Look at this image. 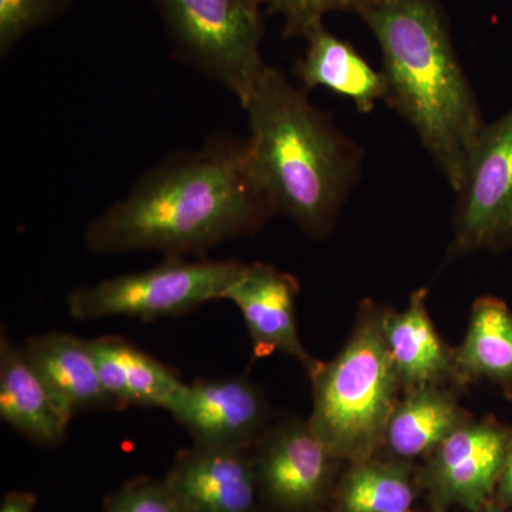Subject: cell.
<instances>
[{
  "label": "cell",
  "mask_w": 512,
  "mask_h": 512,
  "mask_svg": "<svg viewBox=\"0 0 512 512\" xmlns=\"http://www.w3.org/2000/svg\"><path fill=\"white\" fill-rule=\"evenodd\" d=\"M274 214L248 141L218 137L147 171L87 225L84 244L99 255L156 251L187 258L252 234Z\"/></svg>",
  "instance_id": "1"
},
{
  "label": "cell",
  "mask_w": 512,
  "mask_h": 512,
  "mask_svg": "<svg viewBox=\"0 0 512 512\" xmlns=\"http://www.w3.org/2000/svg\"><path fill=\"white\" fill-rule=\"evenodd\" d=\"M359 15L383 55L384 101L460 190L484 124L436 0H367Z\"/></svg>",
  "instance_id": "2"
},
{
  "label": "cell",
  "mask_w": 512,
  "mask_h": 512,
  "mask_svg": "<svg viewBox=\"0 0 512 512\" xmlns=\"http://www.w3.org/2000/svg\"><path fill=\"white\" fill-rule=\"evenodd\" d=\"M242 107L249 154L275 214L325 238L359 177L360 148L274 67L266 66Z\"/></svg>",
  "instance_id": "3"
},
{
  "label": "cell",
  "mask_w": 512,
  "mask_h": 512,
  "mask_svg": "<svg viewBox=\"0 0 512 512\" xmlns=\"http://www.w3.org/2000/svg\"><path fill=\"white\" fill-rule=\"evenodd\" d=\"M384 308L360 305L355 328L338 355L313 375L309 423L342 461L356 463L382 451L399 402V375L383 335Z\"/></svg>",
  "instance_id": "4"
},
{
  "label": "cell",
  "mask_w": 512,
  "mask_h": 512,
  "mask_svg": "<svg viewBox=\"0 0 512 512\" xmlns=\"http://www.w3.org/2000/svg\"><path fill=\"white\" fill-rule=\"evenodd\" d=\"M175 55L202 76L237 96L241 106L254 92L266 64L259 10L238 0H153Z\"/></svg>",
  "instance_id": "5"
},
{
  "label": "cell",
  "mask_w": 512,
  "mask_h": 512,
  "mask_svg": "<svg viewBox=\"0 0 512 512\" xmlns=\"http://www.w3.org/2000/svg\"><path fill=\"white\" fill-rule=\"evenodd\" d=\"M244 262L188 261L165 256L146 271L83 285L67 295V311L77 320H156L185 315L204 303L224 299Z\"/></svg>",
  "instance_id": "6"
},
{
  "label": "cell",
  "mask_w": 512,
  "mask_h": 512,
  "mask_svg": "<svg viewBox=\"0 0 512 512\" xmlns=\"http://www.w3.org/2000/svg\"><path fill=\"white\" fill-rule=\"evenodd\" d=\"M450 258L512 245V107L484 127L457 191Z\"/></svg>",
  "instance_id": "7"
},
{
  "label": "cell",
  "mask_w": 512,
  "mask_h": 512,
  "mask_svg": "<svg viewBox=\"0 0 512 512\" xmlns=\"http://www.w3.org/2000/svg\"><path fill=\"white\" fill-rule=\"evenodd\" d=\"M512 429L493 419L467 421L427 457L424 487L437 510L481 512L490 504L510 450Z\"/></svg>",
  "instance_id": "8"
},
{
  "label": "cell",
  "mask_w": 512,
  "mask_h": 512,
  "mask_svg": "<svg viewBox=\"0 0 512 512\" xmlns=\"http://www.w3.org/2000/svg\"><path fill=\"white\" fill-rule=\"evenodd\" d=\"M255 446L259 491L269 504L285 512H306L325 500L342 460L309 420L291 417L271 424Z\"/></svg>",
  "instance_id": "9"
},
{
  "label": "cell",
  "mask_w": 512,
  "mask_h": 512,
  "mask_svg": "<svg viewBox=\"0 0 512 512\" xmlns=\"http://www.w3.org/2000/svg\"><path fill=\"white\" fill-rule=\"evenodd\" d=\"M170 413L194 446L251 448L271 426L268 399L248 377L195 380Z\"/></svg>",
  "instance_id": "10"
},
{
  "label": "cell",
  "mask_w": 512,
  "mask_h": 512,
  "mask_svg": "<svg viewBox=\"0 0 512 512\" xmlns=\"http://www.w3.org/2000/svg\"><path fill=\"white\" fill-rule=\"evenodd\" d=\"M299 282L275 266L255 262L245 264L229 286L225 298L237 306L247 325L256 357L279 352L298 360L311 376L320 360L303 346L296 325V298Z\"/></svg>",
  "instance_id": "11"
},
{
  "label": "cell",
  "mask_w": 512,
  "mask_h": 512,
  "mask_svg": "<svg viewBox=\"0 0 512 512\" xmlns=\"http://www.w3.org/2000/svg\"><path fill=\"white\" fill-rule=\"evenodd\" d=\"M164 483L184 512H256L261 493L249 448L194 446Z\"/></svg>",
  "instance_id": "12"
},
{
  "label": "cell",
  "mask_w": 512,
  "mask_h": 512,
  "mask_svg": "<svg viewBox=\"0 0 512 512\" xmlns=\"http://www.w3.org/2000/svg\"><path fill=\"white\" fill-rule=\"evenodd\" d=\"M426 299L427 289H417L404 311L383 313L384 339L403 392L424 386L457 387L454 349L434 326Z\"/></svg>",
  "instance_id": "13"
},
{
  "label": "cell",
  "mask_w": 512,
  "mask_h": 512,
  "mask_svg": "<svg viewBox=\"0 0 512 512\" xmlns=\"http://www.w3.org/2000/svg\"><path fill=\"white\" fill-rule=\"evenodd\" d=\"M22 350L70 419L80 413L120 410L104 390L89 339L46 333L28 339Z\"/></svg>",
  "instance_id": "14"
},
{
  "label": "cell",
  "mask_w": 512,
  "mask_h": 512,
  "mask_svg": "<svg viewBox=\"0 0 512 512\" xmlns=\"http://www.w3.org/2000/svg\"><path fill=\"white\" fill-rule=\"evenodd\" d=\"M89 343L104 390L120 410L133 406L170 413L187 386L174 370L117 336Z\"/></svg>",
  "instance_id": "15"
},
{
  "label": "cell",
  "mask_w": 512,
  "mask_h": 512,
  "mask_svg": "<svg viewBox=\"0 0 512 512\" xmlns=\"http://www.w3.org/2000/svg\"><path fill=\"white\" fill-rule=\"evenodd\" d=\"M0 417L26 439L50 447L62 443L72 420L5 333L0 339Z\"/></svg>",
  "instance_id": "16"
},
{
  "label": "cell",
  "mask_w": 512,
  "mask_h": 512,
  "mask_svg": "<svg viewBox=\"0 0 512 512\" xmlns=\"http://www.w3.org/2000/svg\"><path fill=\"white\" fill-rule=\"evenodd\" d=\"M470 420L448 386L406 390L387 423L383 448L394 460L406 463L427 458Z\"/></svg>",
  "instance_id": "17"
},
{
  "label": "cell",
  "mask_w": 512,
  "mask_h": 512,
  "mask_svg": "<svg viewBox=\"0 0 512 512\" xmlns=\"http://www.w3.org/2000/svg\"><path fill=\"white\" fill-rule=\"evenodd\" d=\"M457 387L490 382L512 399V312L495 296H481L471 309L463 342L454 349Z\"/></svg>",
  "instance_id": "18"
},
{
  "label": "cell",
  "mask_w": 512,
  "mask_h": 512,
  "mask_svg": "<svg viewBox=\"0 0 512 512\" xmlns=\"http://www.w3.org/2000/svg\"><path fill=\"white\" fill-rule=\"evenodd\" d=\"M308 50L296 64V77L305 92L325 87L349 97L360 113H370L384 100L386 84L382 72L373 70L349 43L319 26L306 37Z\"/></svg>",
  "instance_id": "19"
},
{
  "label": "cell",
  "mask_w": 512,
  "mask_h": 512,
  "mask_svg": "<svg viewBox=\"0 0 512 512\" xmlns=\"http://www.w3.org/2000/svg\"><path fill=\"white\" fill-rule=\"evenodd\" d=\"M349 464L336 488V512L410 511L416 484L409 463L372 457Z\"/></svg>",
  "instance_id": "20"
},
{
  "label": "cell",
  "mask_w": 512,
  "mask_h": 512,
  "mask_svg": "<svg viewBox=\"0 0 512 512\" xmlns=\"http://www.w3.org/2000/svg\"><path fill=\"white\" fill-rule=\"evenodd\" d=\"M72 0H0V53L8 55L19 40L52 22Z\"/></svg>",
  "instance_id": "21"
},
{
  "label": "cell",
  "mask_w": 512,
  "mask_h": 512,
  "mask_svg": "<svg viewBox=\"0 0 512 512\" xmlns=\"http://www.w3.org/2000/svg\"><path fill=\"white\" fill-rule=\"evenodd\" d=\"M367 0H269L271 9L284 16L285 36L311 35L322 26L326 13L333 10H359Z\"/></svg>",
  "instance_id": "22"
},
{
  "label": "cell",
  "mask_w": 512,
  "mask_h": 512,
  "mask_svg": "<svg viewBox=\"0 0 512 512\" xmlns=\"http://www.w3.org/2000/svg\"><path fill=\"white\" fill-rule=\"evenodd\" d=\"M103 512H184L167 485L157 481H131L107 501Z\"/></svg>",
  "instance_id": "23"
},
{
  "label": "cell",
  "mask_w": 512,
  "mask_h": 512,
  "mask_svg": "<svg viewBox=\"0 0 512 512\" xmlns=\"http://www.w3.org/2000/svg\"><path fill=\"white\" fill-rule=\"evenodd\" d=\"M36 497L32 493L15 491L3 498L0 512H35Z\"/></svg>",
  "instance_id": "24"
},
{
  "label": "cell",
  "mask_w": 512,
  "mask_h": 512,
  "mask_svg": "<svg viewBox=\"0 0 512 512\" xmlns=\"http://www.w3.org/2000/svg\"><path fill=\"white\" fill-rule=\"evenodd\" d=\"M497 494L501 504L512 507V441L507 458H505L503 473L498 481Z\"/></svg>",
  "instance_id": "25"
},
{
  "label": "cell",
  "mask_w": 512,
  "mask_h": 512,
  "mask_svg": "<svg viewBox=\"0 0 512 512\" xmlns=\"http://www.w3.org/2000/svg\"><path fill=\"white\" fill-rule=\"evenodd\" d=\"M481 512H512V507L508 508L507 505L501 504H488Z\"/></svg>",
  "instance_id": "26"
},
{
  "label": "cell",
  "mask_w": 512,
  "mask_h": 512,
  "mask_svg": "<svg viewBox=\"0 0 512 512\" xmlns=\"http://www.w3.org/2000/svg\"><path fill=\"white\" fill-rule=\"evenodd\" d=\"M238 2L249 9L259 10V6L269 3V0H238Z\"/></svg>",
  "instance_id": "27"
}]
</instances>
